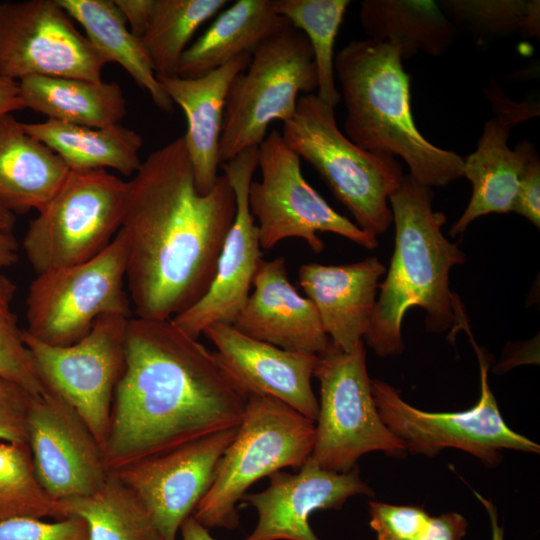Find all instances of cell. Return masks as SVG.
Returning <instances> with one entry per match:
<instances>
[{
  "label": "cell",
  "mask_w": 540,
  "mask_h": 540,
  "mask_svg": "<svg viewBox=\"0 0 540 540\" xmlns=\"http://www.w3.org/2000/svg\"><path fill=\"white\" fill-rule=\"evenodd\" d=\"M130 318L107 315L68 346H52L23 329L25 344L46 389L70 404L104 450L114 392L125 366L126 329Z\"/></svg>",
  "instance_id": "4fadbf2b"
},
{
  "label": "cell",
  "mask_w": 540,
  "mask_h": 540,
  "mask_svg": "<svg viewBox=\"0 0 540 540\" xmlns=\"http://www.w3.org/2000/svg\"><path fill=\"white\" fill-rule=\"evenodd\" d=\"M68 516L65 504L51 498L39 483L28 444L0 440V522Z\"/></svg>",
  "instance_id": "836d02e7"
},
{
  "label": "cell",
  "mask_w": 540,
  "mask_h": 540,
  "mask_svg": "<svg viewBox=\"0 0 540 540\" xmlns=\"http://www.w3.org/2000/svg\"><path fill=\"white\" fill-rule=\"evenodd\" d=\"M202 334L215 345L221 368L247 397H273L315 422L319 402L311 379L318 355L279 348L227 324H212Z\"/></svg>",
  "instance_id": "ffe728a7"
},
{
  "label": "cell",
  "mask_w": 540,
  "mask_h": 540,
  "mask_svg": "<svg viewBox=\"0 0 540 540\" xmlns=\"http://www.w3.org/2000/svg\"><path fill=\"white\" fill-rule=\"evenodd\" d=\"M474 493L477 499L482 503V505L486 509V512L489 516L490 524H491V532H492L491 540H504V529L502 526L499 525L498 513H497L496 507L490 500L485 499L482 495H480L477 492H474Z\"/></svg>",
  "instance_id": "f6af8a7d"
},
{
  "label": "cell",
  "mask_w": 540,
  "mask_h": 540,
  "mask_svg": "<svg viewBox=\"0 0 540 540\" xmlns=\"http://www.w3.org/2000/svg\"><path fill=\"white\" fill-rule=\"evenodd\" d=\"M359 20L368 39L396 47L402 60L420 52L442 56L457 34L440 5L431 0H364Z\"/></svg>",
  "instance_id": "484cf974"
},
{
  "label": "cell",
  "mask_w": 540,
  "mask_h": 540,
  "mask_svg": "<svg viewBox=\"0 0 540 540\" xmlns=\"http://www.w3.org/2000/svg\"><path fill=\"white\" fill-rule=\"evenodd\" d=\"M515 212L540 227V157L534 150L526 162L512 204Z\"/></svg>",
  "instance_id": "f35d334b"
},
{
  "label": "cell",
  "mask_w": 540,
  "mask_h": 540,
  "mask_svg": "<svg viewBox=\"0 0 540 540\" xmlns=\"http://www.w3.org/2000/svg\"><path fill=\"white\" fill-rule=\"evenodd\" d=\"M260 181H252L248 200L258 221L260 245L269 250L285 239L304 240L318 254L325 244L318 232H331L366 249H375L377 237L361 230L336 212L306 181L299 156L272 130L258 146Z\"/></svg>",
  "instance_id": "7c38bea8"
},
{
  "label": "cell",
  "mask_w": 540,
  "mask_h": 540,
  "mask_svg": "<svg viewBox=\"0 0 540 540\" xmlns=\"http://www.w3.org/2000/svg\"><path fill=\"white\" fill-rule=\"evenodd\" d=\"M227 0H155L141 42L156 76H178L181 57L198 28Z\"/></svg>",
  "instance_id": "4dcf8cb0"
},
{
  "label": "cell",
  "mask_w": 540,
  "mask_h": 540,
  "mask_svg": "<svg viewBox=\"0 0 540 540\" xmlns=\"http://www.w3.org/2000/svg\"><path fill=\"white\" fill-rule=\"evenodd\" d=\"M27 443L37 479L56 501L87 496L109 475L103 451L87 424L52 391L32 397Z\"/></svg>",
  "instance_id": "2e32d148"
},
{
  "label": "cell",
  "mask_w": 540,
  "mask_h": 540,
  "mask_svg": "<svg viewBox=\"0 0 540 540\" xmlns=\"http://www.w3.org/2000/svg\"><path fill=\"white\" fill-rule=\"evenodd\" d=\"M386 267L377 257L343 265L306 263L299 285L314 304L331 342L345 352L364 341Z\"/></svg>",
  "instance_id": "7402d4cb"
},
{
  "label": "cell",
  "mask_w": 540,
  "mask_h": 540,
  "mask_svg": "<svg viewBox=\"0 0 540 540\" xmlns=\"http://www.w3.org/2000/svg\"><path fill=\"white\" fill-rule=\"evenodd\" d=\"M23 127L56 152L70 171L110 168L132 176L142 163V137L120 124L96 128L47 119Z\"/></svg>",
  "instance_id": "4316f807"
},
{
  "label": "cell",
  "mask_w": 540,
  "mask_h": 540,
  "mask_svg": "<svg viewBox=\"0 0 540 540\" xmlns=\"http://www.w3.org/2000/svg\"><path fill=\"white\" fill-rule=\"evenodd\" d=\"M85 30V36L105 63L119 64L145 89L153 103L172 112L174 103L159 83L141 39L127 28L114 0H57Z\"/></svg>",
  "instance_id": "f1b7e54d"
},
{
  "label": "cell",
  "mask_w": 540,
  "mask_h": 540,
  "mask_svg": "<svg viewBox=\"0 0 540 540\" xmlns=\"http://www.w3.org/2000/svg\"><path fill=\"white\" fill-rule=\"evenodd\" d=\"M129 181L104 169L70 171L29 223L23 250L34 271L87 261L102 252L121 228Z\"/></svg>",
  "instance_id": "ba28073f"
},
{
  "label": "cell",
  "mask_w": 540,
  "mask_h": 540,
  "mask_svg": "<svg viewBox=\"0 0 540 540\" xmlns=\"http://www.w3.org/2000/svg\"><path fill=\"white\" fill-rule=\"evenodd\" d=\"M349 0H272L275 12L300 30L313 52L317 97L335 108L341 100L336 88L334 44Z\"/></svg>",
  "instance_id": "1f68e13d"
},
{
  "label": "cell",
  "mask_w": 540,
  "mask_h": 540,
  "mask_svg": "<svg viewBox=\"0 0 540 540\" xmlns=\"http://www.w3.org/2000/svg\"><path fill=\"white\" fill-rule=\"evenodd\" d=\"M370 527L378 540H412L429 519L421 507L369 502Z\"/></svg>",
  "instance_id": "8d00e7d4"
},
{
  "label": "cell",
  "mask_w": 540,
  "mask_h": 540,
  "mask_svg": "<svg viewBox=\"0 0 540 540\" xmlns=\"http://www.w3.org/2000/svg\"><path fill=\"white\" fill-rule=\"evenodd\" d=\"M258 146L222 163L236 199L233 223L223 242L213 281L205 295L171 320L188 335L199 338L212 324L232 325L245 304L261 263L259 230L251 214L248 191L258 167Z\"/></svg>",
  "instance_id": "9a60e30c"
},
{
  "label": "cell",
  "mask_w": 540,
  "mask_h": 540,
  "mask_svg": "<svg viewBox=\"0 0 540 540\" xmlns=\"http://www.w3.org/2000/svg\"><path fill=\"white\" fill-rule=\"evenodd\" d=\"M70 169L13 115L0 117V206L12 214L39 211L59 190Z\"/></svg>",
  "instance_id": "cb8c5ba5"
},
{
  "label": "cell",
  "mask_w": 540,
  "mask_h": 540,
  "mask_svg": "<svg viewBox=\"0 0 540 540\" xmlns=\"http://www.w3.org/2000/svg\"><path fill=\"white\" fill-rule=\"evenodd\" d=\"M468 522L457 512H447L429 517L426 524L412 540H462Z\"/></svg>",
  "instance_id": "ab89813d"
},
{
  "label": "cell",
  "mask_w": 540,
  "mask_h": 540,
  "mask_svg": "<svg viewBox=\"0 0 540 540\" xmlns=\"http://www.w3.org/2000/svg\"><path fill=\"white\" fill-rule=\"evenodd\" d=\"M440 7L472 39L539 38V0H444Z\"/></svg>",
  "instance_id": "d6a6232c"
},
{
  "label": "cell",
  "mask_w": 540,
  "mask_h": 540,
  "mask_svg": "<svg viewBox=\"0 0 540 540\" xmlns=\"http://www.w3.org/2000/svg\"><path fill=\"white\" fill-rule=\"evenodd\" d=\"M238 426L127 465L113 474L149 509L164 540H176L183 521L210 488L217 464Z\"/></svg>",
  "instance_id": "e0dca14e"
},
{
  "label": "cell",
  "mask_w": 540,
  "mask_h": 540,
  "mask_svg": "<svg viewBox=\"0 0 540 540\" xmlns=\"http://www.w3.org/2000/svg\"><path fill=\"white\" fill-rule=\"evenodd\" d=\"M125 286L126 245L118 231L95 257L37 274L26 297L24 330L47 345L76 343L103 316H134Z\"/></svg>",
  "instance_id": "30bf717a"
},
{
  "label": "cell",
  "mask_w": 540,
  "mask_h": 540,
  "mask_svg": "<svg viewBox=\"0 0 540 540\" xmlns=\"http://www.w3.org/2000/svg\"><path fill=\"white\" fill-rule=\"evenodd\" d=\"M253 290L232 326L242 334L279 348L320 355L331 340L314 304L289 280L286 260H262Z\"/></svg>",
  "instance_id": "44dd1931"
},
{
  "label": "cell",
  "mask_w": 540,
  "mask_h": 540,
  "mask_svg": "<svg viewBox=\"0 0 540 540\" xmlns=\"http://www.w3.org/2000/svg\"><path fill=\"white\" fill-rule=\"evenodd\" d=\"M402 61L396 47L368 38L351 41L337 53L344 134L365 150L402 158L420 183L446 186L463 177L464 157L433 145L417 129Z\"/></svg>",
  "instance_id": "277c9868"
},
{
  "label": "cell",
  "mask_w": 540,
  "mask_h": 540,
  "mask_svg": "<svg viewBox=\"0 0 540 540\" xmlns=\"http://www.w3.org/2000/svg\"><path fill=\"white\" fill-rule=\"evenodd\" d=\"M250 60V54H241L197 78L156 76L173 103L185 114L187 130L183 137L195 185L202 195L212 190L219 176V145L228 89Z\"/></svg>",
  "instance_id": "603a6c76"
},
{
  "label": "cell",
  "mask_w": 540,
  "mask_h": 540,
  "mask_svg": "<svg viewBox=\"0 0 540 540\" xmlns=\"http://www.w3.org/2000/svg\"><path fill=\"white\" fill-rule=\"evenodd\" d=\"M281 135L317 171L361 230L375 237L387 231L393 222L389 198L404 177L394 156L353 143L339 129L334 108L314 93L299 97Z\"/></svg>",
  "instance_id": "5b68a950"
},
{
  "label": "cell",
  "mask_w": 540,
  "mask_h": 540,
  "mask_svg": "<svg viewBox=\"0 0 540 540\" xmlns=\"http://www.w3.org/2000/svg\"><path fill=\"white\" fill-rule=\"evenodd\" d=\"M19 86L25 107L47 119L101 128L120 124L126 115V100L116 82L28 76Z\"/></svg>",
  "instance_id": "83f0119b"
},
{
  "label": "cell",
  "mask_w": 540,
  "mask_h": 540,
  "mask_svg": "<svg viewBox=\"0 0 540 540\" xmlns=\"http://www.w3.org/2000/svg\"><path fill=\"white\" fill-rule=\"evenodd\" d=\"M458 329H465L476 352L480 368L481 392L471 408L457 412H428L413 407L398 389L381 380H372L375 405L385 425L405 445L407 453L436 456L446 448L465 451L486 466H495L504 449L539 453L531 439L510 429L500 413L489 381L490 361L476 344L465 315Z\"/></svg>",
  "instance_id": "8fae6325"
},
{
  "label": "cell",
  "mask_w": 540,
  "mask_h": 540,
  "mask_svg": "<svg viewBox=\"0 0 540 540\" xmlns=\"http://www.w3.org/2000/svg\"><path fill=\"white\" fill-rule=\"evenodd\" d=\"M15 283L0 272V377L32 395L47 391L13 311Z\"/></svg>",
  "instance_id": "e575fe53"
},
{
  "label": "cell",
  "mask_w": 540,
  "mask_h": 540,
  "mask_svg": "<svg viewBox=\"0 0 540 540\" xmlns=\"http://www.w3.org/2000/svg\"><path fill=\"white\" fill-rule=\"evenodd\" d=\"M180 531L183 540H216L210 535L209 530L192 515L183 521Z\"/></svg>",
  "instance_id": "ee69618b"
},
{
  "label": "cell",
  "mask_w": 540,
  "mask_h": 540,
  "mask_svg": "<svg viewBox=\"0 0 540 540\" xmlns=\"http://www.w3.org/2000/svg\"><path fill=\"white\" fill-rule=\"evenodd\" d=\"M57 0L0 4V77L101 81L105 61Z\"/></svg>",
  "instance_id": "5bb4252c"
},
{
  "label": "cell",
  "mask_w": 540,
  "mask_h": 540,
  "mask_svg": "<svg viewBox=\"0 0 540 540\" xmlns=\"http://www.w3.org/2000/svg\"><path fill=\"white\" fill-rule=\"evenodd\" d=\"M235 213L224 174L198 192L183 136L147 156L129 181L119 230L134 316L172 319L205 295Z\"/></svg>",
  "instance_id": "6da1fadb"
},
{
  "label": "cell",
  "mask_w": 540,
  "mask_h": 540,
  "mask_svg": "<svg viewBox=\"0 0 540 540\" xmlns=\"http://www.w3.org/2000/svg\"><path fill=\"white\" fill-rule=\"evenodd\" d=\"M485 94L494 116L485 123L476 150L464 157L463 176L472 184V194L466 209L451 227V237L462 234L481 216L511 212L521 172L536 150L526 139L512 150L508 138L514 126L539 116V103L513 101L494 82L487 86Z\"/></svg>",
  "instance_id": "ac0fdd59"
},
{
  "label": "cell",
  "mask_w": 540,
  "mask_h": 540,
  "mask_svg": "<svg viewBox=\"0 0 540 540\" xmlns=\"http://www.w3.org/2000/svg\"><path fill=\"white\" fill-rule=\"evenodd\" d=\"M18 242L12 232L0 230V270L17 262Z\"/></svg>",
  "instance_id": "7bdbcfd3"
},
{
  "label": "cell",
  "mask_w": 540,
  "mask_h": 540,
  "mask_svg": "<svg viewBox=\"0 0 540 540\" xmlns=\"http://www.w3.org/2000/svg\"><path fill=\"white\" fill-rule=\"evenodd\" d=\"M24 108L19 81L0 77V117Z\"/></svg>",
  "instance_id": "b9f144b4"
},
{
  "label": "cell",
  "mask_w": 540,
  "mask_h": 540,
  "mask_svg": "<svg viewBox=\"0 0 540 540\" xmlns=\"http://www.w3.org/2000/svg\"><path fill=\"white\" fill-rule=\"evenodd\" d=\"M433 197L431 187L408 174L389 198L394 251L364 336V343L380 357L404 350L402 322L413 307L426 312L425 326L431 333H453L457 326L449 274L465 263L466 255L443 234L446 216L433 210Z\"/></svg>",
  "instance_id": "3957f363"
},
{
  "label": "cell",
  "mask_w": 540,
  "mask_h": 540,
  "mask_svg": "<svg viewBox=\"0 0 540 540\" xmlns=\"http://www.w3.org/2000/svg\"><path fill=\"white\" fill-rule=\"evenodd\" d=\"M268 487L245 494L241 501L256 509L258 522L243 540H320L309 518L321 509L339 510L353 496H374L357 466L339 473L320 468L310 459L291 474L277 471Z\"/></svg>",
  "instance_id": "d6986e66"
},
{
  "label": "cell",
  "mask_w": 540,
  "mask_h": 540,
  "mask_svg": "<svg viewBox=\"0 0 540 540\" xmlns=\"http://www.w3.org/2000/svg\"><path fill=\"white\" fill-rule=\"evenodd\" d=\"M290 24L272 0H238L221 10L183 53L178 76L201 77L241 54H252L269 36Z\"/></svg>",
  "instance_id": "d4e9b609"
},
{
  "label": "cell",
  "mask_w": 540,
  "mask_h": 540,
  "mask_svg": "<svg viewBox=\"0 0 540 540\" xmlns=\"http://www.w3.org/2000/svg\"><path fill=\"white\" fill-rule=\"evenodd\" d=\"M314 376L320 383V401L309 458L313 463L345 473L369 452L398 458L407 454L404 443L385 425L375 405L364 341L351 352L330 342L318 355Z\"/></svg>",
  "instance_id": "9c48e42d"
},
{
  "label": "cell",
  "mask_w": 540,
  "mask_h": 540,
  "mask_svg": "<svg viewBox=\"0 0 540 540\" xmlns=\"http://www.w3.org/2000/svg\"><path fill=\"white\" fill-rule=\"evenodd\" d=\"M33 396L14 382L0 377L1 441L27 443L28 417Z\"/></svg>",
  "instance_id": "74e56055"
},
{
  "label": "cell",
  "mask_w": 540,
  "mask_h": 540,
  "mask_svg": "<svg viewBox=\"0 0 540 540\" xmlns=\"http://www.w3.org/2000/svg\"><path fill=\"white\" fill-rule=\"evenodd\" d=\"M316 90L310 44L300 30L288 24L255 49L247 68L228 89L219 145L221 164L259 146L272 122L286 123L293 117L299 93Z\"/></svg>",
  "instance_id": "52a82bcc"
},
{
  "label": "cell",
  "mask_w": 540,
  "mask_h": 540,
  "mask_svg": "<svg viewBox=\"0 0 540 540\" xmlns=\"http://www.w3.org/2000/svg\"><path fill=\"white\" fill-rule=\"evenodd\" d=\"M155 0H114V3L130 26V31L141 38L144 34Z\"/></svg>",
  "instance_id": "60d3db41"
},
{
  "label": "cell",
  "mask_w": 540,
  "mask_h": 540,
  "mask_svg": "<svg viewBox=\"0 0 540 540\" xmlns=\"http://www.w3.org/2000/svg\"><path fill=\"white\" fill-rule=\"evenodd\" d=\"M247 396L214 352L171 319L133 316L103 450L109 473L209 434L237 427Z\"/></svg>",
  "instance_id": "7a4b0ae2"
},
{
  "label": "cell",
  "mask_w": 540,
  "mask_h": 540,
  "mask_svg": "<svg viewBox=\"0 0 540 540\" xmlns=\"http://www.w3.org/2000/svg\"><path fill=\"white\" fill-rule=\"evenodd\" d=\"M63 503L86 521L89 540H164L146 505L113 473L95 492Z\"/></svg>",
  "instance_id": "f546056e"
},
{
  "label": "cell",
  "mask_w": 540,
  "mask_h": 540,
  "mask_svg": "<svg viewBox=\"0 0 540 540\" xmlns=\"http://www.w3.org/2000/svg\"><path fill=\"white\" fill-rule=\"evenodd\" d=\"M15 221V215L0 206V230L12 232Z\"/></svg>",
  "instance_id": "bcb514c9"
},
{
  "label": "cell",
  "mask_w": 540,
  "mask_h": 540,
  "mask_svg": "<svg viewBox=\"0 0 540 540\" xmlns=\"http://www.w3.org/2000/svg\"><path fill=\"white\" fill-rule=\"evenodd\" d=\"M0 540H89V529L86 521L77 515L52 523L17 517L0 522Z\"/></svg>",
  "instance_id": "d590c367"
},
{
  "label": "cell",
  "mask_w": 540,
  "mask_h": 540,
  "mask_svg": "<svg viewBox=\"0 0 540 540\" xmlns=\"http://www.w3.org/2000/svg\"><path fill=\"white\" fill-rule=\"evenodd\" d=\"M314 440L313 420L273 397L248 395L237 434L192 516L207 529L237 528V503L246 490L286 467L300 469L311 456Z\"/></svg>",
  "instance_id": "8992f818"
}]
</instances>
